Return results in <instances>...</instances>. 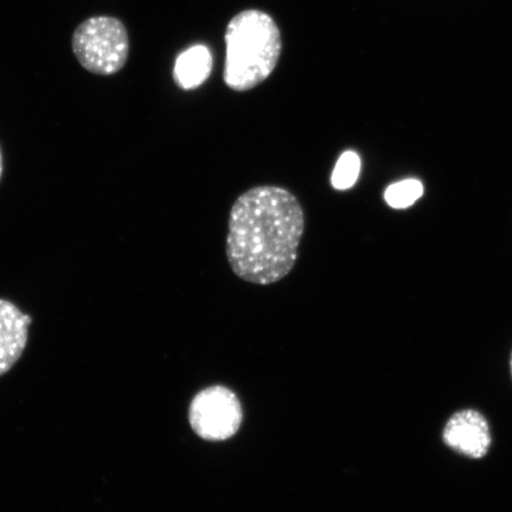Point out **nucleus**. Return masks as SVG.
Masks as SVG:
<instances>
[{
	"instance_id": "nucleus-8",
	"label": "nucleus",
	"mask_w": 512,
	"mask_h": 512,
	"mask_svg": "<svg viewBox=\"0 0 512 512\" xmlns=\"http://www.w3.org/2000/svg\"><path fill=\"white\" fill-rule=\"evenodd\" d=\"M361 172V158L354 151L344 152L339 157L331 176V184L336 190H348L354 187Z\"/></svg>"
},
{
	"instance_id": "nucleus-11",
	"label": "nucleus",
	"mask_w": 512,
	"mask_h": 512,
	"mask_svg": "<svg viewBox=\"0 0 512 512\" xmlns=\"http://www.w3.org/2000/svg\"><path fill=\"white\" fill-rule=\"evenodd\" d=\"M510 368H511V376H512V354H511V360H510Z\"/></svg>"
},
{
	"instance_id": "nucleus-9",
	"label": "nucleus",
	"mask_w": 512,
	"mask_h": 512,
	"mask_svg": "<svg viewBox=\"0 0 512 512\" xmlns=\"http://www.w3.org/2000/svg\"><path fill=\"white\" fill-rule=\"evenodd\" d=\"M424 194V187L418 179H405V181L390 185L384 194L386 202L395 209L411 207Z\"/></svg>"
},
{
	"instance_id": "nucleus-2",
	"label": "nucleus",
	"mask_w": 512,
	"mask_h": 512,
	"mask_svg": "<svg viewBox=\"0 0 512 512\" xmlns=\"http://www.w3.org/2000/svg\"><path fill=\"white\" fill-rule=\"evenodd\" d=\"M226 43L223 79L236 92L261 85L277 67L281 35L265 12L247 10L235 16L228 25Z\"/></svg>"
},
{
	"instance_id": "nucleus-6",
	"label": "nucleus",
	"mask_w": 512,
	"mask_h": 512,
	"mask_svg": "<svg viewBox=\"0 0 512 512\" xmlns=\"http://www.w3.org/2000/svg\"><path fill=\"white\" fill-rule=\"evenodd\" d=\"M31 317L0 299V376L15 366L27 347Z\"/></svg>"
},
{
	"instance_id": "nucleus-7",
	"label": "nucleus",
	"mask_w": 512,
	"mask_h": 512,
	"mask_svg": "<svg viewBox=\"0 0 512 512\" xmlns=\"http://www.w3.org/2000/svg\"><path fill=\"white\" fill-rule=\"evenodd\" d=\"M213 69V56L206 46H194L178 56L174 78L179 87L190 91L203 85Z\"/></svg>"
},
{
	"instance_id": "nucleus-4",
	"label": "nucleus",
	"mask_w": 512,
	"mask_h": 512,
	"mask_svg": "<svg viewBox=\"0 0 512 512\" xmlns=\"http://www.w3.org/2000/svg\"><path fill=\"white\" fill-rule=\"evenodd\" d=\"M242 422L240 401L224 387L204 389L190 406V424L198 437L223 441L239 431Z\"/></svg>"
},
{
	"instance_id": "nucleus-3",
	"label": "nucleus",
	"mask_w": 512,
	"mask_h": 512,
	"mask_svg": "<svg viewBox=\"0 0 512 512\" xmlns=\"http://www.w3.org/2000/svg\"><path fill=\"white\" fill-rule=\"evenodd\" d=\"M73 51L81 66L96 75H113L123 69L130 54V38L118 18L86 19L73 34Z\"/></svg>"
},
{
	"instance_id": "nucleus-10",
	"label": "nucleus",
	"mask_w": 512,
	"mask_h": 512,
	"mask_svg": "<svg viewBox=\"0 0 512 512\" xmlns=\"http://www.w3.org/2000/svg\"><path fill=\"white\" fill-rule=\"evenodd\" d=\"M3 175V156L2 151H0V178H2Z\"/></svg>"
},
{
	"instance_id": "nucleus-5",
	"label": "nucleus",
	"mask_w": 512,
	"mask_h": 512,
	"mask_svg": "<svg viewBox=\"0 0 512 512\" xmlns=\"http://www.w3.org/2000/svg\"><path fill=\"white\" fill-rule=\"evenodd\" d=\"M443 439L454 452L472 459L485 457L492 443L488 421L473 409L453 414L444 428Z\"/></svg>"
},
{
	"instance_id": "nucleus-1",
	"label": "nucleus",
	"mask_w": 512,
	"mask_h": 512,
	"mask_svg": "<svg viewBox=\"0 0 512 512\" xmlns=\"http://www.w3.org/2000/svg\"><path fill=\"white\" fill-rule=\"evenodd\" d=\"M304 230L302 204L290 191L271 185L248 190L230 210V267L248 283H278L296 265Z\"/></svg>"
}]
</instances>
